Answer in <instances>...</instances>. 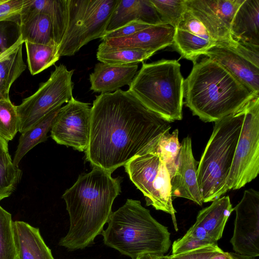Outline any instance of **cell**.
<instances>
[{"instance_id":"23","label":"cell","mask_w":259,"mask_h":259,"mask_svg":"<svg viewBox=\"0 0 259 259\" xmlns=\"http://www.w3.org/2000/svg\"><path fill=\"white\" fill-rule=\"evenodd\" d=\"M36 13H43L49 17L54 41L58 47L67 25V0H24L20 17Z\"/></svg>"},{"instance_id":"38","label":"cell","mask_w":259,"mask_h":259,"mask_svg":"<svg viewBox=\"0 0 259 259\" xmlns=\"http://www.w3.org/2000/svg\"><path fill=\"white\" fill-rule=\"evenodd\" d=\"M209 259H238V258L235 253L225 252L221 249L214 254Z\"/></svg>"},{"instance_id":"1","label":"cell","mask_w":259,"mask_h":259,"mask_svg":"<svg viewBox=\"0 0 259 259\" xmlns=\"http://www.w3.org/2000/svg\"><path fill=\"white\" fill-rule=\"evenodd\" d=\"M171 127L128 90L101 93L91 107L86 159L93 167L112 173L134 157L155 152Z\"/></svg>"},{"instance_id":"32","label":"cell","mask_w":259,"mask_h":259,"mask_svg":"<svg viewBox=\"0 0 259 259\" xmlns=\"http://www.w3.org/2000/svg\"><path fill=\"white\" fill-rule=\"evenodd\" d=\"M22 176L21 169L13 164L10 155L0 160V201L16 190Z\"/></svg>"},{"instance_id":"27","label":"cell","mask_w":259,"mask_h":259,"mask_svg":"<svg viewBox=\"0 0 259 259\" xmlns=\"http://www.w3.org/2000/svg\"><path fill=\"white\" fill-rule=\"evenodd\" d=\"M155 53L148 50L114 48L101 42L98 46L96 56L100 62L105 64L127 65L143 62Z\"/></svg>"},{"instance_id":"34","label":"cell","mask_w":259,"mask_h":259,"mask_svg":"<svg viewBox=\"0 0 259 259\" xmlns=\"http://www.w3.org/2000/svg\"><path fill=\"white\" fill-rule=\"evenodd\" d=\"M21 37L20 19L0 21V51L2 53L12 47Z\"/></svg>"},{"instance_id":"5","label":"cell","mask_w":259,"mask_h":259,"mask_svg":"<svg viewBox=\"0 0 259 259\" xmlns=\"http://www.w3.org/2000/svg\"><path fill=\"white\" fill-rule=\"evenodd\" d=\"M245 105L214 122L197 170L203 203L212 201L227 192L226 184L243 124Z\"/></svg>"},{"instance_id":"36","label":"cell","mask_w":259,"mask_h":259,"mask_svg":"<svg viewBox=\"0 0 259 259\" xmlns=\"http://www.w3.org/2000/svg\"><path fill=\"white\" fill-rule=\"evenodd\" d=\"M150 25H152L139 21H133L115 30L105 33L100 38L103 41L108 39L128 36Z\"/></svg>"},{"instance_id":"17","label":"cell","mask_w":259,"mask_h":259,"mask_svg":"<svg viewBox=\"0 0 259 259\" xmlns=\"http://www.w3.org/2000/svg\"><path fill=\"white\" fill-rule=\"evenodd\" d=\"M198 163L193 155L191 139L187 136L181 143L176 171L170 179L172 198H184L202 205L197 179Z\"/></svg>"},{"instance_id":"9","label":"cell","mask_w":259,"mask_h":259,"mask_svg":"<svg viewBox=\"0 0 259 259\" xmlns=\"http://www.w3.org/2000/svg\"><path fill=\"white\" fill-rule=\"evenodd\" d=\"M74 71L68 70L63 64L55 65L47 81L40 83L36 92L16 106L19 133L26 132L73 98Z\"/></svg>"},{"instance_id":"25","label":"cell","mask_w":259,"mask_h":259,"mask_svg":"<svg viewBox=\"0 0 259 259\" xmlns=\"http://www.w3.org/2000/svg\"><path fill=\"white\" fill-rule=\"evenodd\" d=\"M61 107H58L46 115L32 127L21 133L14 155L13 164L19 167L23 157L32 148L48 138L47 134L51 130L53 122Z\"/></svg>"},{"instance_id":"24","label":"cell","mask_w":259,"mask_h":259,"mask_svg":"<svg viewBox=\"0 0 259 259\" xmlns=\"http://www.w3.org/2000/svg\"><path fill=\"white\" fill-rule=\"evenodd\" d=\"M20 19L21 34L24 42L57 46L52 23L48 15L36 13L20 17Z\"/></svg>"},{"instance_id":"37","label":"cell","mask_w":259,"mask_h":259,"mask_svg":"<svg viewBox=\"0 0 259 259\" xmlns=\"http://www.w3.org/2000/svg\"><path fill=\"white\" fill-rule=\"evenodd\" d=\"M23 3L24 0H5L1 4L0 21L5 19H20V14Z\"/></svg>"},{"instance_id":"28","label":"cell","mask_w":259,"mask_h":259,"mask_svg":"<svg viewBox=\"0 0 259 259\" xmlns=\"http://www.w3.org/2000/svg\"><path fill=\"white\" fill-rule=\"evenodd\" d=\"M28 68L32 75L37 74L54 65L60 58L58 47L25 41Z\"/></svg>"},{"instance_id":"31","label":"cell","mask_w":259,"mask_h":259,"mask_svg":"<svg viewBox=\"0 0 259 259\" xmlns=\"http://www.w3.org/2000/svg\"><path fill=\"white\" fill-rule=\"evenodd\" d=\"M163 23L176 28L187 10L186 0H150Z\"/></svg>"},{"instance_id":"2","label":"cell","mask_w":259,"mask_h":259,"mask_svg":"<svg viewBox=\"0 0 259 259\" xmlns=\"http://www.w3.org/2000/svg\"><path fill=\"white\" fill-rule=\"evenodd\" d=\"M111 174L93 167L90 172L80 175L63 194L70 225L59 242L60 246L70 251L82 249L93 244L101 234L112 212L113 201L121 192V178H113Z\"/></svg>"},{"instance_id":"22","label":"cell","mask_w":259,"mask_h":259,"mask_svg":"<svg viewBox=\"0 0 259 259\" xmlns=\"http://www.w3.org/2000/svg\"><path fill=\"white\" fill-rule=\"evenodd\" d=\"M13 225L18 259H54L38 228L18 221Z\"/></svg>"},{"instance_id":"6","label":"cell","mask_w":259,"mask_h":259,"mask_svg":"<svg viewBox=\"0 0 259 259\" xmlns=\"http://www.w3.org/2000/svg\"><path fill=\"white\" fill-rule=\"evenodd\" d=\"M176 60L143 63L128 90L148 108L169 122L183 118L184 79Z\"/></svg>"},{"instance_id":"35","label":"cell","mask_w":259,"mask_h":259,"mask_svg":"<svg viewBox=\"0 0 259 259\" xmlns=\"http://www.w3.org/2000/svg\"><path fill=\"white\" fill-rule=\"evenodd\" d=\"M221 250L217 244L201 247L195 249L169 256L171 259H209Z\"/></svg>"},{"instance_id":"16","label":"cell","mask_w":259,"mask_h":259,"mask_svg":"<svg viewBox=\"0 0 259 259\" xmlns=\"http://www.w3.org/2000/svg\"><path fill=\"white\" fill-rule=\"evenodd\" d=\"M175 29L172 45L182 57L193 63L216 44L202 23L187 9Z\"/></svg>"},{"instance_id":"8","label":"cell","mask_w":259,"mask_h":259,"mask_svg":"<svg viewBox=\"0 0 259 259\" xmlns=\"http://www.w3.org/2000/svg\"><path fill=\"white\" fill-rule=\"evenodd\" d=\"M131 181L145 196L146 205L170 214L175 229L178 230L171 195L168 170L156 152H147L133 158L124 165Z\"/></svg>"},{"instance_id":"3","label":"cell","mask_w":259,"mask_h":259,"mask_svg":"<svg viewBox=\"0 0 259 259\" xmlns=\"http://www.w3.org/2000/svg\"><path fill=\"white\" fill-rule=\"evenodd\" d=\"M193 64L184 80L185 103L204 122L220 120L259 96L207 57Z\"/></svg>"},{"instance_id":"10","label":"cell","mask_w":259,"mask_h":259,"mask_svg":"<svg viewBox=\"0 0 259 259\" xmlns=\"http://www.w3.org/2000/svg\"><path fill=\"white\" fill-rule=\"evenodd\" d=\"M243 124L226 184L227 192L243 187L259 173V96L245 105Z\"/></svg>"},{"instance_id":"29","label":"cell","mask_w":259,"mask_h":259,"mask_svg":"<svg viewBox=\"0 0 259 259\" xmlns=\"http://www.w3.org/2000/svg\"><path fill=\"white\" fill-rule=\"evenodd\" d=\"M181 144L179 141V130H175L163 134L161 137L155 152L164 163L171 179L176 171Z\"/></svg>"},{"instance_id":"44","label":"cell","mask_w":259,"mask_h":259,"mask_svg":"<svg viewBox=\"0 0 259 259\" xmlns=\"http://www.w3.org/2000/svg\"><path fill=\"white\" fill-rule=\"evenodd\" d=\"M5 1V0H0V4H2V3H4Z\"/></svg>"},{"instance_id":"39","label":"cell","mask_w":259,"mask_h":259,"mask_svg":"<svg viewBox=\"0 0 259 259\" xmlns=\"http://www.w3.org/2000/svg\"><path fill=\"white\" fill-rule=\"evenodd\" d=\"M10 155L8 142L0 137V160Z\"/></svg>"},{"instance_id":"33","label":"cell","mask_w":259,"mask_h":259,"mask_svg":"<svg viewBox=\"0 0 259 259\" xmlns=\"http://www.w3.org/2000/svg\"><path fill=\"white\" fill-rule=\"evenodd\" d=\"M19 132L16 106L10 99H0V137L9 142Z\"/></svg>"},{"instance_id":"45","label":"cell","mask_w":259,"mask_h":259,"mask_svg":"<svg viewBox=\"0 0 259 259\" xmlns=\"http://www.w3.org/2000/svg\"><path fill=\"white\" fill-rule=\"evenodd\" d=\"M1 53H2V52H1V51H0V54H1Z\"/></svg>"},{"instance_id":"12","label":"cell","mask_w":259,"mask_h":259,"mask_svg":"<svg viewBox=\"0 0 259 259\" xmlns=\"http://www.w3.org/2000/svg\"><path fill=\"white\" fill-rule=\"evenodd\" d=\"M225 68L256 95H259V46L235 41L216 44L204 54Z\"/></svg>"},{"instance_id":"14","label":"cell","mask_w":259,"mask_h":259,"mask_svg":"<svg viewBox=\"0 0 259 259\" xmlns=\"http://www.w3.org/2000/svg\"><path fill=\"white\" fill-rule=\"evenodd\" d=\"M236 212L233 236L230 242L238 254L259 256V192L250 188L244 192L239 202L233 208Z\"/></svg>"},{"instance_id":"40","label":"cell","mask_w":259,"mask_h":259,"mask_svg":"<svg viewBox=\"0 0 259 259\" xmlns=\"http://www.w3.org/2000/svg\"><path fill=\"white\" fill-rule=\"evenodd\" d=\"M136 259H154L152 254H143Z\"/></svg>"},{"instance_id":"13","label":"cell","mask_w":259,"mask_h":259,"mask_svg":"<svg viewBox=\"0 0 259 259\" xmlns=\"http://www.w3.org/2000/svg\"><path fill=\"white\" fill-rule=\"evenodd\" d=\"M91 126V107L72 98L61 107L52 126L51 136L58 144L85 152Z\"/></svg>"},{"instance_id":"21","label":"cell","mask_w":259,"mask_h":259,"mask_svg":"<svg viewBox=\"0 0 259 259\" xmlns=\"http://www.w3.org/2000/svg\"><path fill=\"white\" fill-rule=\"evenodd\" d=\"M230 33L235 41L259 46V0H244L231 23Z\"/></svg>"},{"instance_id":"20","label":"cell","mask_w":259,"mask_h":259,"mask_svg":"<svg viewBox=\"0 0 259 259\" xmlns=\"http://www.w3.org/2000/svg\"><path fill=\"white\" fill-rule=\"evenodd\" d=\"M133 21H139L149 25L163 23L150 0H119L105 33Z\"/></svg>"},{"instance_id":"15","label":"cell","mask_w":259,"mask_h":259,"mask_svg":"<svg viewBox=\"0 0 259 259\" xmlns=\"http://www.w3.org/2000/svg\"><path fill=\"white\" fill-rule=\"evenodd\" d=\"M244 0H186L187 9L204 26L216 44L231 45L233 17Z\"/></svg>"},{"instance_id":"26","label":"cell","mask_w":259,"mask_h":259,"mask_svg":"<svg viewBox=\"0 0 259 259\" xmlns=\"http://www.w3.org/2000/svg\"><path fill=\"white\" fill-rule=\"evenodd\" d=\"M24 42L21 36L12 47L0 54V82L8 97L11 85L26 68L22 57Z\"/></svg>"},{"instance_id":"42","label":"cell","mask_w":259,"mask_h":259,"mask_svg":"<svg viewBox=\"0 0 259 259\" xmlns=\"http://www.w3.org/2000/svg\"><path fill=\"white\" fill-rule=\"evenodd\" d=\"M154 259H171L168 255H156L152 254Z\"/></svg>"},{"instance_id":"11","label":"cell","mask_w":259,"mask_h":259,"mask_svg":"<svg viewBox=\"0 0 259 259\" xmlns=\"http://www.w3.org/2000/svg\"><path fill=\"white\" fill-rule=\"evenodd\" d=\"M233 211L229 196L212 201L209 206L198 212L196 222L186 233L174 242L171 254L217 244Z\"/></svg>"},{"instance_id":"41","label":"cell","mask_w":259,"mask_h":259,"mask_svg":"<svg viewBox=\"0 0 259 259\" xmlns=\"http://www.w3.org/2000/svg\"><path fill=\"white\" fill-rule=\"evenodd\" d=\"M9 99V97H8L5 94L1 87V82H0V99Z\"/></svg>"},{"instance_id":"7","label":"cell","mask_w":259,"mask_h":259,"mask_svg":"<svg viewBox=\"0 0 259 259\" xmlns=\"http://www.w3.org/2000/svg\"><path fill=\"white\" fill-rule=\"evenodd\" d=\"M119 0H67L68 22L57 56H72L105 33Z\"/></svg>"},{"instance_id":"4","label":"cell","mask_w":259,"mask_h":259,"mask_svg":"<svg viewBox=\"0 0 259 259\" xmlns=\"http://www.w3.org/2000/svg\"><path fill=\"white\" fill-rule=\"evenodd\" d=\"M101 233L104 243L136 259L144 254L163 255L171 245L167 227L157 221L139 200L127 199L112 212Z\"/></svg>"},{"instance_id":"30","label":"cell","mask_w":259,"mask_h":259,"mask_svg":"<svg viewBox=\"0 0 259 259\" xmlns=\"http://www.w3.org/2000/svg\"><path fill=\"white\" fill-rule=\"evenodd\" d=\"M13 223L11 214L0 205V259H18Z\"/></svg>"},{"instance_id":"43","label":"cell","mask_w":259,"mask_h":259,"mask_svg":"<svg viewBox=\"0 0 259 259\" xmlns=\"http://www.w3.org/2000/svg\"><path fill=\"white\" fill-rule=\"evenodd\" d=\"M236 255L238 259H256L255 257H252L249 256H246L236 253Z\"/></svg>"},{"instance_id":"18","label":"cell","mask_w":259,"mask_h":259,"mask_svg":"<svg viewBox=\"0 0 259 259\" xmlns=\"http://www.w3.org/2000/svg\"><path fill=\"white\" fill-rule=\"evenodd\" d=\"M175 28L162 23L152 25L128 36L102 41L114 48L138 49L156 52L172 45Z\"/></svg>"},{"instance_id":"19","label":"cell","mask_w":259,"mask_h":259,"mask_svg":"<svg viewBox=\"0 0 259 259\" xmlns=\"http://www.w3.org/2000/svg\"><path fill=\"white\" fill-rule=\"evenodd\" d=\"M137 64L115 65L97 63L90 74V89L94 92L111 93L132 82L137 74Z\"/></svg>"}]
</instances>
